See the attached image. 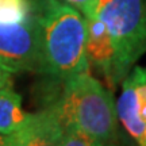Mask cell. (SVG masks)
Returning a JSON list of instances; mask_svg holds the SVG:
<instances>
[{
    "label": "cell",
    "mask_w": 146,
    "mask_h": 146,
    "mask_svg": "<svg viewBox=\"0 0 146 146\" xmlns=\"http://www.w3.org/2000/svg\"><path fill=\"white\" fill-rule=\"evenodd\" d=\"M36 0H0V21L15 22L35 12Z\"/></svg>",
    "instance_id": "obj_9"
},
{
    "label": "cell",
    "mask_w": 146,
    "mask_h": 146,
    "mask_svg": "<svg viewBox=\"0 0 146 146\" xmlns=\"http://www.w3.org/2000/svg\"><path fill=\"white\" fill-rule=\"evenodd\" d=\"M87 21V42L85 52L88 58L89 66L92 65L107 81L111 89V76L114 65V47L111 38L107 31V27L100 21L98 15L85 18Z\"/></svg>",
    "instance_id": "obj_7"
},
{
    "label": "cell",
    "mask_w": 146,
    "mask_h": 146,
    "mask_svg": "<svg viewBox=\"0 0 146 146\" xmlns=\"http://www.w3.org/2000/svg\"><path fill=\"white\" fill-rule=\"evenodd\" d=\"M96 15L107 27L114 47V89L146 53V0H99Z\"/></svg>",
    "instance_id": "obj_3"
},
{
    "label": "cell",
    "mask_w": 146,
    "mask_h": 146,
    "mask_svg": "<svg viewBox=\"0 0 146 146\" xmlns=\"http://www.w3.org/2000/svg\"><path fill=\"white\" fill-rule=\"evenodd\" d=\"M64 131L65 125L50 103L38 112H27L23 126L3 139L8 146H54L61 145Z\"/></svg>",
    "instance_id": "obj_6"
},
{
    "label": "cell",
    "mask_w": 146,
    "mask_h": 146,
    "mask_svg": "<svg viewBox=\"0 0 146 146\" xmlns=\"http://www.w3.org/2000/svg\"><path fill=\"white\" fill-rule=\"evenodd\" d=\"M39 74L62 83L89 72L85 52L87 21L62 0H36Z\"/></svg>",
    "instance_id": "obj_1"
},
{
    "label": "cell",
    "mask_w": 146,
    "mask_h": 146,
    "mask_svg": "<svg viewBox=\"0 0 146 146\" xmlns=\"http://www.w3.org/2000/svg\"><path fill=\"white\" fill-rule=\"evenodd\" d=\"M115 106L126 131L141 143L146 126V66H133L122 81V92Z\"/></svg>",
    "instance_id": "obj_5"
},
{
    "label": "cell",
    "mask_w": 146,
    "mask_h": 146,
    "mask_svg": "<svg viewBox=\"0 0 146 146\" xmlns=\"http://www.w3.org/2000/svg\"><path fill=\"white\" fill-rule=\"evenodd\" d=\"M65 126L84 131L98 146L118 141V114L114 95L89 72L62 81V91L52 102Z\"/></svg>",
    "instance_id": "obj_2"
},
{
    "label": "cell",
    "mask_w": 146,
    "mask_h": 146,
    "mask_svg": "<svg viewBox=\"0 0 146 146\" xmlns=\"http://www.w3.org/2000/svg\"><path fill=\"white\" fill-rule=\"evenodd\" d=\"M139 145L142 146H146V126H145V131H143V135H142V141Z\"/></svg>",
    "instance_id": "obj_12"
},
{
    "label": "cell",
    "mask_w": 146,
    "mask_h": 146,
    "mask_svg": "<svg viewBox=\"0 0 146 146\" xmlns=\"http://www.w3.org/2000/svg\"><path fill=\"white\" fill-rule=\"evenodd\" d=\"M62 1L72 5L78 12H81L84 18H91L96 15V7L99 0H62Z\"/></svg>",
    "instance_id": "obj_10"
},
{
    "label": "cell",
    "mask_w": 146,
    "mask_h": 146,
    "mask_svg": "<svg viewBox=\"0 0 146 146\" xmlns=\"http://www.w3.org/2000/svg\"><path fill=\"white\" fill-rule=\"evenodd\" d=\"M4 145V139H3V137L0 135V146H3Z\"/></svg>",
    "instance_id": "obj_13"
},
{
    "label": "cell",
    "mask_w": 146,
    "mask_h": 146,
    "mask_svg": "<svg viewBox=\"0 0 146 146\" xmlns=\"http://www.w3.org/2000/svg\"><path fill=\"white\" fill-rule=\"evenodd\" d=\"M14 73L8 70L3 64L0 62V88L12 87L14 85Z\"/></svg>",
    "instance_id": "obj_11"
},
{
    "label": "cell",
    "mask_w": 146,
    "mask_h": 146,
    "mask_svg": "<svg viewBox=\"0 0 146 146\" xmlns=\"http://www.w3.org/2000/svg\"><path fill=\"white\" fill-rule=\"evenodd\" d=\"M0 62L16 74L39 73V42L35 12L15 22L0 21Z\"/></svg>",
    "instance_id": "obj_4"
},
{
    "label": "cell",
    "mask_w": 146,
    "mask_h": 146,
    "mask_svg": "<svg viewBox=\"0 0 146 146\" xmlns=\"http://www.w3.org/2000/svg\"><path fill=\"white\" fill-rule=\"evenodd\" d=\"M27 118L22 98L12 87L0 88V135L8 137L21 129Z\"/></svg>",
    "instance_id": "obj_8"
}]
</instances>
